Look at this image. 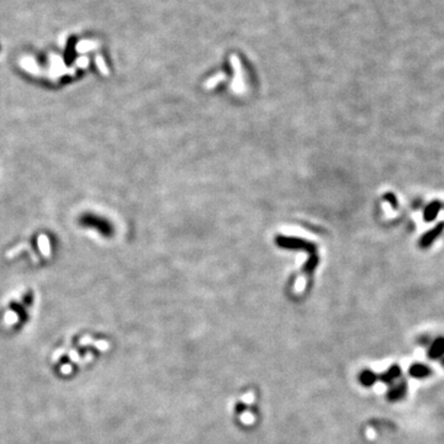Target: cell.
Returning a JSON list of instances; mask_svg holds the SVG:
<instances>
[{"label": "cell", "mask_w": 444, "mask_h": 444, "mask_svg": "<svg viewBox=\"0 0 444 444\" xmlns=\"http://www.w3.org/2000/svg\"><path fill=\"white\" fill-rule=\"evenodd\" d=\"M407 393V381L401 380L399 383H393L386 393V399L391 402H396L402 400Z\"/></svg>", "instance_id": "1"}, {"label": "cell", "mask_w": 444, "mask_h": 444, "mask_svg": "<svg viewBox=\"0 0 444 444\" xmlns=\"http://www.w3.org/2000/svg\"><path fill=\"white\" fill-rule=\"evenodd\" d=\"M428 358L432 360L441 359L444 357V337H437L428 345Z\"/></svg>", "instance_id": "2"}, {"label": "cell", "mask_w": 444, "mask_h": 444, "mask_svg": "<svg viewBox=\"0 0 444 444\" xmlns=\"http://www.w3.org/2000/svg\"><path fill=\"white\" fill-rule=\"evenodd\" d=\"M409 374L415 379H426L432 375V369L423 363H413L409 368Z\"/></svg>", "instance_id": "3"}, {"label": "cell", "mask_w": 444, "mask_h": 444, "mask_svg": "<svg viewBox=\"0 0 444 444\" xmlns=\"http://www.w3.org/2000/svg\"><path fill=\"white\" fill-rule=\"evenodd\" d=\"M400 376H401V368H400L397 364H393V365H391L385 373H383V374L380 375L379 379L380 381H383L384 384L393 385V381H396Z\"/></svg>", "instance_id": "4"}, {"label": "cell", "mask_w": 444, "mask_h": 444, "mask_svg": "<svg viewBox=\"0 0 444 444\" xmlns=\"http://www.w3.org/2000/svg\"><path fill=\"white\" fill-rule=\"evenodd\" d=\"M376 380H377L376 374H375L374 372H372V370L367 369V370H363V372H361L360 383L363 384L364 386H373Z\"/></svg>", "instance_id": "5"}, {"label": "cell", "mask_w": 444, "mask_h": 444, "mask_svg": "<svg viewBox=\"0 0 444 444\" xmlns=\"http://www.w3.org/2000/svg\"><path fill=\"white\" fill-rule=\"evenodd\" d=\"M221 78H223V74H220L219 77H214V78H212V79H211V81H209V82H207V83L205 84V86H206V88H212V86L216 85V84L219 83L220 81H222Z\"/></svg>", "instance_id": "6"}, {"label": "cell", "mask_w": 444, "mask_h": 444, "mask_svg": "<svg viewBox=\"0 0 444 444\" xmlns=\"http://www.w3.org/2000/svg\"><path fill=\"white\" fill-rule=\"evenodd\" d=\"M431 342H432L431 338L428 337V336H426V337H425V336H422V337H421L420 340H418V343H420V344L422 345V347H428V345L431 344Z\"/></svg>", "instance_id": "7"}, {"label": "cell", "mask_w": 444, "mask_h": 444, "mask_svg": "<svg viewBox=\"0 0 444 444\" xmlns=\"http://www.w3.org/2000/svg\"><path fill=\"white\" fill-rule=\"evenodd\" d=\"M441 364H442V367L444 368V357H442L441 358Z\"/></svg>", "instance_id": "8"}]
</instances>
